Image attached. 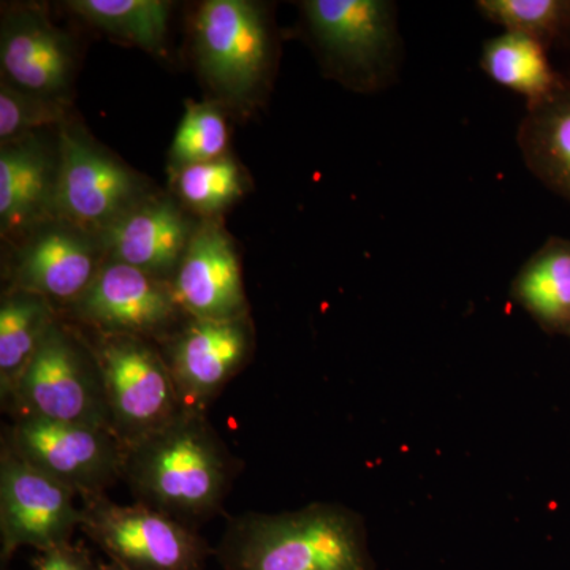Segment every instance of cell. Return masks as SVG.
<instances>
[{
    "mask_svg": "<svg viewBox=\"0 0 570 570\" xmlns=\"http://www.w3.org/2000/svg\"><path fill=\"white\" fill-rule=\"evenodd\" d=\"M239 468L205 412L184 409L126 449L122 479L138 504L197 528L223 512Z\"/></svg>",
    "mask_w": 570,
    "mask_h": 570,
    "instance_id": "6da1fadb",
    "label": "cell"
},
{
    "mask_svg": "<svg viewBox=\"0 0 570 570\" xmlns=\"http://www.w3.org/2000/svg\"><path fill=\"white\" fill-rule=\"evenodd\" d=\"M214 554L224 570H374L362 517L324 502L234 517Z\"/></svg>",
    "mask_w": 570,
    "mask_h": 570,
    "instance_id": "7a4b0ae2",
    "label": "cell"
},
{
    "mask_svg": "<svg viewBox=\"0 0 570 570\" xmlns=\"http://www.w3.org/2000/svg\"><path fill=\"white\" fill-rule=\"evenodd\" d=\"M303 28L328 77L355 92L384 91L397 80L403 40L389 0H306Z\"/></svg>",
    "mask_w": 570,
    "mask_h": 570,
    "instance_id": "3957f363",
    "label": "cell"
},
{
    "mask_svg": "<svg viewBox=\"0 0 570 570\" xmlns=\"http://www.w3.org/2000/svg\"><path fill=\"white\" fill-rule=\"evenodd\" d=\"M6 406L11 415L112 431L102 370L91 340L61 317L48 330Z\"/></svg>",
    "mask_w": 570,
    "mask_h": 570,
    "instance_id": "277c9868",
    "label": "cell"
},
{
    "mask_svg": "<svg viewBox=\"0 0 570 570\" xmlns=\"http://www.w3.org/2000/svg\"><path fill=\"white\" fill-rule=\"evenodd\" d=\"M94 337L112 431L126 449L184 411L157 343L129 335L94 333Z\"/></svg>",
    "mask_w": 570,
    "mask_h": 570,
    "instance_id": "5b68a950",
    "label": "cell"
},
{
    "mask_svg": "<svg viewBox=\"0 0 570 570\" xmlns=\"http://www.w3.org/2000/svg\"><path fill=\"white\" fill-rule=\"evenodd\" d=\"M198 69L225 102L246 105L265 85L273 37L261 6L246 0H208L194 26Z\"/></svg>",
    "mask_w": 570,
    "mask_h": 570,
    "instance_id": "8992f818",
    "label": "cell"
},
{
    "mask_svg": "<svg viewBox=\"0 0 570 570\" xmlns=\"http://www.w3.org/2000/svg\"><path fill=\"white\" fill-rule=\"evenodd\" d=\"M80 530L122 570H205L214 551L195 528L142 504L82 498Z\"/></svg>",
    "mask_w": 570,
    "mask_h": 570,
    "instance_id": "52a82bcc",
    "label": "cell"
},
{
    "mask_svg": "<svg viewBox=\"0 0 570 570\" xmlns=\"http://www.w3.org/2000/svg\"><path fill=\"white\" fill-rule=\"evenodd\" d=\"M2 442L81 498L105 494L122 479L126 445L108 428L13 415Z\"/></svg>",
    "mask_w": 570,
    "mask_h": 570,
    "instance_id": "ba28073f",
    "label": "cell"
},
{
    "mask_svg": "<svg viewBox=\"0 0 570 570\" xmlns=\"http://www.w3.org/2000/svg\"><path fill=\"white\" fill-rule=\"evenodd\" d=\"M56 216L104 235L148 198L145 181L70 119L59 126Z\"/></svg>",
    "mask_w": 570,
    "mask_h": 570,
    "instance_id": "9c48e42d",
    "label": "cell"
},
{
    "mask_svg": "<svg viewBox=\"0 0 570 570\" xmlns=\"http://www.w3.org/2000/svg\"><path fill=\"white\" fill-rule=\"evenodd\" d=\"M78 494L33 468L2 442L0 450V558L2 566L24 547L45 553L70 543L81 528Z\"/></svg>",
    "mask_w": 570,
    "mask_h": 570,
    "instance_id": "30bf717a",
    "label": "cell"
},
{
    "mask_svg": "<svg viewBox=\"0 0 570 570\" xmlns=\"http://www.w3.org/2000/svg\"><path fill=\"white\" fill-rule=\"evenodd\" d=\"M67 316L102 335H129L160 343L186 314L170 283L107 258L96 279L66 309Z\"/></svg>",
    "mask_w": 570,
    "mask_h": 570,
    "instance_id": "8fae6325",
    "label": "cell"
},
{
    "mask_svg": "<svg viewBox=\"0 0 570 570\" xmlns=\"http://www.w3.org/2000/svg\"><path fill=\"white\" fill-rule=\"evenodd\" d=\"M250 316L204 321L187 316L171 335L157 343L184 409L206 412L254 352Z\"/></svg>",
    "mask_w": 570,
    "mask_h": 570,
    "instance_id": "7c38bea8",
    "label": "cell"
},
{
    "mask_svg": "<svg viewBox=\"0 0 570 570\" xmlns=\"http://www.w3.org/2000/svg\"><path fill=\"white\" fill-rule=\"evenodd\" d=\"M105 261L102 235L55 217L21 239L7 291L32 292L66 309L88 291Z\"/></svg>",
    "mask_w": 570,
    "mask_h": 570,
    "instance_id": "4fadbf2b",
    "label": "cell"
},
{
    "mask_svg": "<svg viewBox=\"0 0 570 570\" xmlns=\"http://www.w3.org/2000/svg\"><path fill=\"white\" fill-rule=\"evenodd\" d=\"M2 80L55 102H69L75 75L70 37L32 6L11 7L0 29Z\"/></svg>",
    "mask_w": 570,
    "mask_h": 570,
    "instance_id": "5bb4252c",
    "label": "cell"
},
{
    "mask_svg": "<svg viewBox=\"0 0 570 570\" xmlns=\"http://www.w3.org/2000/svg\"><path fill=\"white\" fill-rule=\"evenodd\" d=\"M170 285L186 316L204 321H235L249 316L234 242L213 219H206L195 228Z\"/></svg>",
    "mask_w": 570,
    "mask_h": 570,
    "instance_id": "9a60e30c",
    "label": "cell"
},
{
    "mask_svg": "<svg viewBox=\"0 0 570 570\" xmlns=\"http://www.w3.org/2000/svg\"><path fill=\"white\" fill-rule=\"evenodd\" d=\"M59 148L29 134L0 148V227L3 238H26L55 219Z\"/></svg>",
    "mask_w": 570,
    "mask_h": 570,
    "instance_id": "2e32d148",
    "label": "cell"
},
{
    "mask_svg": "<svg viewBox=\"0 0 570 570\" xmlns=\"http://www.w3.org/2000/svg\"><path fill=\"white\" fill-rule=\"evenodd\" d=\"M195 228L175 200L148 197L105 232L107 258L170 283Z\"/></svg>",
    "mask_w": 570,
    "mask_h": 570,
    "instance_id": "e0dca14e",
    "label": "cell"
},
{
    "mask_svg": "<svg viewBox=\"0 0 570 570\" xmlns=\"http://www.w3.org/2000/svg\"><path fill=\"white\" fill-rule=\"evenodd\" d=\"M517 142L528 170L570 204V80L527 108Z\"/></svg>",
    "mask_w": 570,
    "mask_h": 570,
    "instance_id": "ac0fdd59",
    "label": "cell"
},
{
    "mask_svg": "<svg viewBox=\"0 0 570 570\" xmlns=\"http://www.w3.org/2000/svg\"><path fill=\"white\" fill-rule=\"evenodd\" d=\"M510 298L546 332L570 336V239L550 236L513 277Z\"/></svg>",
    "mask_w": 570,
    "mask_h": 570,
    "instance_id": "d6986e66",
    "label": "cell"
},
{
    "mask_svg": "<svg viewBox=\"0 0 570 570\" xmlns=\"http://www.w3.org/2000/svg\"><path fill=\"white\" fill-rule=\"evenodd\" d=\"M480 69L491 81L524 97L527 108L549 99L566 81L551 66L549 48L517 32L504 31L487 40Z\"/></svg>",
    "mask_w": 570,
    "mask_h": 570,
    "instance_id": "ffe728a7",
    "label": "cell"
},
{
    "mask_svg": "<svg viewBox=\"0 0 570 570\" xmlns=\"http://www.w3.org/2000/svg\"><path fill=\"white\" fill-rule=\"evenodd\" d=\"M59 318L50 299L32 292L6 291L0 299V397L6 404L48 330Z\"/></svg>",
    "mask_w": 570,
    "mask_h": 570,
    "instance_id": "44dd1931",
    "label": "cell"
},
{
    "mask_svg": "<svg viewBox=\"0 0 570 570\" xmlns=\"http://www.w3.org/2000/svg\"><path fill=\"white\" fill-rule=\"evenodd\" d=\"M67 9L112 39L165 55L171 3L164 0H71Z\"/></svg>",
    "mask_w": 570,
    "mask_h": 570,
    "instance_id": "7402d4cb",
    "label": "cell"
},
{
    "mask_svg": "<svg viewBox=\"0 0 570 570\" xmlns=\"http://www.w3.org/2000/svg\"><path fill=\"white\" fill-rule=\"evenodd\" d=\"M475 9L505 32L523 33L547 48L570 41V0H479Z\"/></svg>",
    "mask_w": 570,
    "mask_h": 570,
    "instance_id": "603a6c76",
    "label": "cell"
},
{
    "mask_svg": "<svg viewBox=\"0 0 570 570\" xmlns=\"http://www.w3.org/2000/svg\"><path fill=\"white\" fill-rule=\"evenodd\" d=\"M243 184L238 164L228 156L175 171L176 193L183 204L208 219L242 197Z\"/></svg>",
    "mask_w": 570,
    "mask_h": 570,
    "instance_id": "cb8c5ba5",
    "label": "cell"
},
{
    "mask_svg": "<svg viewBox=\"0 0 570 570\" xmlns=\"http://www.w3.org/2000/svg\"><path fill=\"white\" fill-rule=\"evenodd\" d=\"M228 127L212 102L187 104L170 148L174 170L187 165L212 163L227 156Z\"/></svg>",
    "mask_w": 570,
    "mask_h": 570,
    "instance_id": "d4e9b609",
    "label": "cell"
},
{
    "mask_svg": "<svg viewBox=\"0 0 570 570\" xmlns=\"http://www.w3.org/2000/svg\"><path fill=\"white\" fill-rule=\"evenodd\" d=\"M67 104L55 102L14 88L0 85V141L10 142L43 127L61 126L67 121Z\"/></svg>",
    "mask_w": 570,
    "mask_h": 570,
    "instance_id": "484cf974",
    "label": "cell"
},
{
    "mask_svg": "<svg viewBox=\"0 0 570 570\" xmlns=\"http://www.w3.org/2000/svg\"><path fill=\"white\" fill-rule=\"evenodd\" d=\"M36 570H96V566L85 547L70 542L40 553L36 560Z\"/></svg>",
    "mask_w": 570,
    "mask_h": 570,
    "instance_id": "4316f807",
    "label": "cell"
},
{
    "mask_svg": "<svg viewBox=\"0 0 570 570\" xmlns=\"http://www.w3.org/2000/svg\"><path fill=\"white\" fill-rule=\"evenodd\" d=\"M96 570H122V569L119 568V566L112 564V562H110V564L96 566Z\"/></svg>",
    "mask_w": 570,
    "mask_h": 570,
    "instance_id": "83f0119b",
    "label": "cell"
},
{
    "mask_svg": "<svg viewBox=\"0 0 570 570\" xmlns=\"http://www.w3.org/2000/svg\"><path fill=\"white\" fill-rule=\"evenodd\" d=\"M568 50H570V41H569V45H568Z\"/></svg>",
    "mask_w": 570,
    "mask_h": 570,
    "instance_id": "f1b7e54d",
    "label": "cell"
}]
</instances>
